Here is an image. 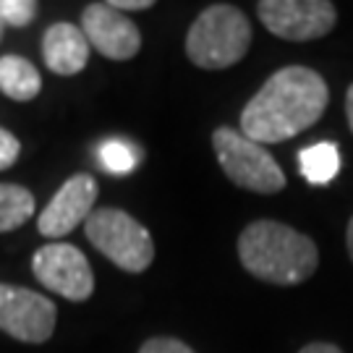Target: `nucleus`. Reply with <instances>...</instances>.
<instances>
[{"label":"nucleus","mask_w":353,"mask_h":353,"mask_svg":"<svg viewBox=\"0 0 353 353\" xmlns=\"http://www.w3.org/2000/svg\"><path fill=\"white\" fill-rule=\"evenodd\" d=\"M32 272L48 290L81 303L94 293V272L81 249L71 243H45L32 256Z\"/></svg>","instance_id":"7"},{"label":"nucleus","mask_w":353,"mask_h":353,"mask_svg":"<svg viewBox=\"0 0 353 353\" xmlns=\"http://www.w3.org/2000/svg\"><path fill=\"white\" fill-rule=\"evenodd\" d=\"M37 3L34 0H0V16L8 26H21L32 24L34 16H37Z\"/></svg>","instance_id":"16"},{"label":"nucleus","mask_w":353,"mask_h":353,"mask_svg":"<svg viewBox=\"0 0 353 353\" xmlns=\"http://www.w3.org/2000/svg\"><path fill=\"white\" fill-rule=\"evenodd\" d=\"M115 11H147L152 8V0H110Z\"/></svg>","instance_id":"19"},{"label":"nucleus","mask_w":353,"mask_h":353,"mask_svg":"<svg viewBox=\"0 0 353 353\" xmlns=\"http://www.w3.org/2000/svg\"><path fill=\"white\" fill-rule=\"evenodd\" d=\"M19 152H21V144L13 137L11 131L0 128V170H8L16 160H19Z\"/></svg>","instance_id":"18"},{"label":"nucleus","mask_w":353,"mask_h":353,"mask_svg":"<svg viewBox=\"0 0 353 353\" xmlns=\"http://www.w3.org/2000/svg\"><path fill=\"white\" fill-rule=\"evenodd\" d=\"M299 353H343V351L338 345H332V343H309Z\"/></svg>","instance_id":"20"},{"label":"nucleus","mask_w":353,"mask_h":353,"mask_svg":"<svg viewBox=\"0 0 353 353\" xmlns=\"http://www.w3.org/2000/svg\"><path fill=\"white\" fill-rule=\"evenodd\" d=\"M246 272L272 285H299L319 267V249L309 236L278 220H256L239 236Z\"/></svg>","instance_id":"2"},{"label":"nucleus","mask_w":353,"mask_h":353,"mask_svg":"<svg viewBox=\"0 0 353 353\" xmlns=\"http://www.w3.org/2000/svg\"><path fill=\"white\" fill-rule=\"evenodd\" d=\"M58 309L50 299L19 285L0 283V330L21 343H45L55 332Z\"/></svg>","instance_id":"8"},{"label":"nucleus","mask_w":353,"mask_h":353,"mask_svg":"<svg viewBox=\"0 0 353 353\" xmlns=\"http://www.w3.org/2000/svg\"><path fill=\"white\" fill-rule=\"evenodd\" d=\"M212 150L230 183L254 194H278L285 189V173L270 152L236 128L220 126L212 134Z\"/></svg>","instance_id":"4"},{"label":"nucleus","mask_w":353,"mask_h":353,"mask_svg":"<svg viewBox=\"0 0 353 353\" xmlns=\"http://www.w3.org/2000/svg\"><path fill=\"white\" fill-rule=\"evenodd\" d=\"M330 89L306 65H288L267 79L241 113V134L256 144H278L312 128L327 110Z\"/></svg>","instance_id":"1"},{"label":"nucleus","mask_w":353,"mask_h":353,"mask_svg":"<svg viewBox=\"0 0 353 353\" xmlns=\"http://www.w3.org/2000/svg\"><path fill=\"white\" fill-rule=\"evenodd\" d=\"M345 115H348V126H351V131H353V84L348 87V92H345Z\"/></svg>","instance_id":"21"},{"label":"nucleus","mask_w":353,"mask_h":353,"mask_svg":"<svg viewBox=\"0 0 353 353\" xmlns=\"http://www.w3.org/2000/svg\"><path fill=\"white\" fill-rule=\"evenodd\" d=\"M97 160H100L102 170H108L113 176H128L139 163V152L126 139H105L97 147Z\"/></svg>","instance_id":"15"},{"label":"nucleus","mask_w":353,"mask_h":353,"mask_svg":"<svg viewBox=\"0 0 353 353\" xmlns=\"http://www.w3.org/2000/svg\"><path fill=\"white\" fill-rule=\"evenodd\" d=\"M139 353H194V348L176 338H150L139 348Z\"/></svg>","instance_id":"17"},{"label":"nucleus","mask_w":353,"mask_h":353,"mask_svg":"<svg viewBox=\"0 0 353 353\" xmlns=\"http://www.w3.org/2000/svg\"><path fill=\"white\" fill-rule=\"evenodd\" d=\"M42 58L52 74L76 76L89 63V42L74 24H52L42 37Z\"/></svg>","instance_id":"11"},{"label":"nucleus","mask_w":353,"mask_h":353,"mask_svg":"<svg viewBox=\"0 0 353 353\" xmlns=\"http://www.w3.org/2000/svg\"><path fill=\"white\" fill-rule=\"evenodd\" d=\"M3 26H6V21H3V16H0V37H3Z\"/></svg>","instance_id":"23"},{"label":"nucleus","mask_w":353,"mask_h":353,"mask_svg":"<svg viewBox=\"0 0 353 353\" xmlns=\"http://www.w3.org/2000/svg\"><path fill=\"white\" fill-rule=\"evenodd\" d=\"M249 45L252 24L246 13L228 3H214L204 8L186 34L189 61L207 71H223L236 65L249 52Z\"/></svg>","instance_id":"3"},{"label":"nucleus","mask_w":353,"mask_h":353,"mask_svg":"<svg viewBox=\"0 0 353 353\" xmlns=\"http://www.w3.org/2000/svg\"><path fill=\"white\" fill-rule=\"evenodd\" d=\"M299 170L301 176L314 183L325 186L341 173V150L332 141H316L299 152Z\"/></svg>","instance_id":"13"},{"label":"nucleus","mask_w":353,"mask_h":353,"mask_svg":"<svg viewBox=\"0 0 353 353\" xmlns=\"http://www.w3.org/2000/svg\"><path fill=\"white\" fill-rule=\"evenodd\" d=\"M42 89V76L21 55H3L0 58V92L11 100L29 102Z\"/></svg>","instance_id":"12"},{"label":"nucleus","mask_w":353,"mask_h":353,"mask_svg":"<svg viewBox=\"0 0 353 353\" xmlns=\"http://www.w3.org/2000/svg\"><path fill=\"white\" fill-rule=\"evenodd\" d=\"M345 246H348V256H351L353 262V217L351 223H348V230H345Z\"/></svg>","instance_id":"22"},{"label":"nucleus","mask_w":353,"mask_h":353,"mask_svg":"<svg viewBox=\"0 0 353 353\" xmlns=\"http://www.w3.org/2000/svg\"><path fill=\"white\" fill-rule=\"evenodd\" d=\"M256 11L267 32L288 42L327 37L338 24V8L330 0H262Z\"/></svg>","instance_id":"6"},{"label":"nucleus","mask_w":353,"mask_h":353,"mask_svg":"<svg viewBox=\"0 0 353 353\" xmlns=\"http://www.w3.org/2000/svg\"><path fill=\"white\" fill-rule=\"evenodd\" d=\"M81 32L94 50L110 61H128L141 48V32L110 3H89L81 11Z\"/></svg>","instance_id":"9"},{"label":"nucleus","mask_w":353,"mask_h":353,"mask_svg":"<svg viewBox=\"0 0 353 353\" xmlns=\"http://www.w3.org/2000/svg\"><path fill=\"white\" fill-rule=\"evenodd\" d=\"M89 243L126 272H144L154 259L150 230L123 210L100 207L84 223Z\"/></svg>","instance_id":"5"},{"label":"nucleus","mask_w":353,"mask_h":353,"mask_svg":"<svg viewBox=\"0 0 353 353\" xmlns=\"http://www.w3.org/2000/svg\"><path fill=\"white\" fill-rule=\"evenodd\" d=\"M34 214V196L19 183H0V233L21 228Z\"/></svg>","instance_id":"14"},{"label":"nucleus","mask_w":353,"mask_h":353,"mask_svg":"<svg viewBox=\"0 0 353 353\" xmlns=\"http://www.w3.org/2000/svg\"><path fill=\"white\" fill-rule=\"evenodd\" d=\"M97 181L87 173H76L58 189V194L39 214L37 228L45 239H63L79 223H87L97 202Z\"/></svg>","instance_id":"10"}]
</instances>
